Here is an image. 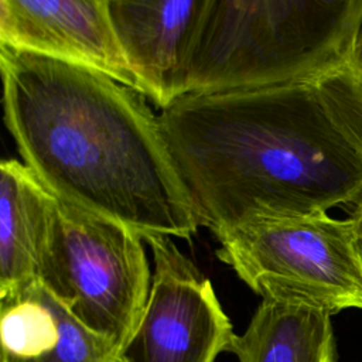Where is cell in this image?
Listing matches in <instances>:
<instances>
[{"mask_svg": "<svg viewBox=\"0 0 362 362\" xmlns=\"http://www.w3.org/2000/svg\"><path fill=\"white\" fill-rule=\"evenodd\" d=\"M4 122L24 164L57 198L140 235L201 226L146 96L72 61L0 48Z\"/></svg>", "mask_w": 362, "mask_h": 362, "instance_id": "cell-1", "label": "cell"}, {"mask_svg": "<svg viewBox=\"0 0 362 362\" xmlns=\"http://www.w3.org/2000/svg\"><path fill=\"white\" fill-rule=\"evenodd\" d=\"M158 119L199 225L214 235L327 214L362 189V151L318 76L188 92Z\"/></svg>", "mask_w": 362, "mask_h": 362, "instance_id": "cell-2", "label": "cell"}, {"mask_svg": "<svg viewBox=\"0 0 362 362\" xmlns=\"http://www.w3.org/2000/svg\"><path fill=\"white\" fill-rule=\"evenodd\" d=\"M362 0H216L188 92L320 76L348 62Z\"/></svg>", "mask_w": 362, "mask_h": 362, "instance_id": "cell-3", "label": "cell"}, {"mask_svg": "<svg viewBox=\"0 0 362 362\" xmlns=\"http://www.w3.org/2000/svg\"><path fill=\"white\" fill-rule=\"evenodd\" d=\"M144 238L58 198L38 283L117 352L136 329L151 286Z\"/></svg>", "mask_w": 362, "mask_h": 362, "instance_id": "cell-4", "label": "cell"}, {"mask_svg": "<svg viewBox=\"0 0 362 362\" xmlns=\"http://www.w3.org/2000/svg\"><path fill=\"white\" fill-rule=\"evenodd\" d=\"M215 236L218 257L262 300L362 310V253L349 218H262Z\"/></svg>", "mask_w": 362, "mask_h": 362, "instance_id": "cell-5", "label": "cell"}, {"mask_svg": "<svg viewBox=\"0 0 362 362\" xmlns=\"http://www.w3.org/2000/svg\"><path fill=\"white\" fill-rule=\"evenodd\" d=\"M150 293L117 362H215L235 335L212 283L171 236L148 235Z\"/></svg>", "mask_w": 362, "mask_h": 362, "instance_id": "cell-6", "label": "cell"}, {"mask_svg": "<svg viewBox=\"0 0 362 362\" xmlns=\"http://www.w3.org/2000/svg\"><path fill=\"white\" fill-rule=\"evenodd\" d=\"M216 0H109L136 88L160 109L188 93L192 59Z\"/></svg>", "mask_w": 362, "mask_h": 362, "instance_id": "cell-7", "label": "cell"}, {"mask_svg": "<svg viewBox=\"0 0 362 362\" xmlns=\"http://www.w3.org/2000/svg\"><path fill=\"white\" fill-rule=\"evenodd\" d=\"M1 45L96 68L136 88L109 0H0Z\"/></svg>", "mask_w": 362, "mask_h": 362, "instance_id": "cell-8", "label": "cell"}, {"mask_svg": "<svg viewBox=\"0 0 362 362\" xmlns=\"http://www.w3.org/2000/svg\"><path fill=\"white\" fill-rule=\"evenodd\" d=\"M1 362H117V349L40 283L0 301Z\"/></svg>", "mask_w": 362, "mask_h": 362, "instance_id": "cell-9", "label": "cell"}, {"mask_svg": "<svg viewBox=\"0 0 362 362\" xmlns=\"http://www.w3.org/2000/svg\"><path fill=\"white\" fill-rule=\"evenodd\" d=\"M58 198L21 161L0 164V301L38 283Z\"/></svg>", "mask_w": 362, "mask_h": 362, "instance_id": "cell-10", "label": "cell"}, {"mask_svg": "<svg viewBox=\"0 0 362 362\" xmlns=\"http://www.w3.org/2000/svg\"><path fill=\"white\" fill-rule=\"evenodd\" d=\"M331 317L304 304L262 300L228 352L238 362H337Z\"/></svg>", "mask_w": 362, "mask_h": 362, "instance_id": "cell-11", "label": "cell"}, {"mask_svg": "<svg viewBox=\"0 0 362 362\" xmlns=\"http://www.w3.org/2000/svg\"><path fill=\"white\" fill-rule=\"evenodd\" d=\"M318 79L335 119L362 151V76L342 65Z\"/></svg>", "mask_w": 362, "mask_h": 362, "instance_id": "cell-12", "label": "cell"}, {"mask_svg": "<svg viewBox=\"0 0 362 362\" xmlns=\"http://www.w3.org/2000/svg\"><path fill=\"white\" fill-rule=\"evenodd\" d=\"M345 65H348L354 72L362 76V23L356 31V35L351 47L349 58Z\"/></svg>", "mask_w": 362, "mask_h": 362, "instance_id": "cell-13", "label": "cell"}, {"mask_svg": "<svg viewBox=\"0 0 362 362\" xmlns=\"http://www.w3.org/2000/svg\"><path fill=\"white\" fill-rule=\"evenodd\" d=\"M349 212V219L355 228L358 238L362 240V189L354 197V199L346 205Z\"/></svg>", "mask_w": 362, "mask_h": 362, "instance_id": "cell-14", "label": "cell"}, {"mask_svg": "<svg viewBox=\"0 0 362 362\" xmlns=\"http://www.w3.org/2000/svg\"><path fill=\"white\" fill-rule=\"evenodd\" d=\"M359 247H361V253H362V240L359 239Z\"/></svg>", "mask_w": 362, "mask_h": 362, "instance_id": "cell-15", "label": "cell"}]
</instances>
